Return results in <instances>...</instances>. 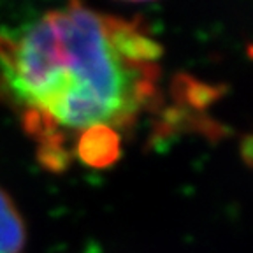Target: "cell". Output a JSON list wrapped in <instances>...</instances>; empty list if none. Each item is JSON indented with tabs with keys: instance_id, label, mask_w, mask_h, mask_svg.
Returning <instances> with one entry per match:
<instances>
[{
	"instance_id": "1",
	"label": "cell",
	"mask_w": 253,
	"mask_h": 253,
	"mask_svg": "<svg viewBox=\"0 0 253 253\" xmlns=\"http://www.w3.org/2000/svg\"><path fill=\"white\" fill-rule=\"evenodd\" d=\"M164 49L142 20L69 0L0 32V97L53 172L104 169L146 115L164 106Z\"/></svg>"
},
{
	"instance_id": "2",
	"label": "cell",
	"mask_w": 253,
	"mask_h": 253,
	"mask_svg": "<svg viewBox=\"0 0 253 253\" xmlns=\"http://www.w3.org/2000/svg\"><path fill=\"white\" fill-rule=\"evenodd\" d=\"M27 243V229L11 195L0 188V253H21Z\"/></svg>"
},
{
	"instance_id": "3",
	"label": "cell",
	"mask_w": 253,
	"mask_h": 253,
	"mask_svg": "<svg viewBox=\"0 0 253 253\" xmlns=\"http://www.w3.org/2000/svg\"><path fill=\"white\" fill-rule=\"evenodd\" d=\"M128 2H148V0H128Z\"/></svg>"
}]
</instances>
